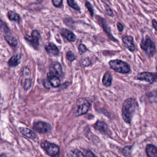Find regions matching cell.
I'll return each instance as SVG.
<instances>
[{
    "mask_svg": "<svg viewBox=\"0 0 157 157\" xmlns=\"http://www.w3.org/2000/svg\"><path fill=\"white\" fill-rule=\"evenodd\" d=\"M138 107L137 101L134 98H128L124 101L122 108V116L126 123H131L132 117Z\"/></svg>",
    "mask_w": 157,
    "mask_h": 157,
    "instance_id": "obj_1",
    "label": "cell"
},
{
    "mask_svg": "<svg viewBox=\"0 0 157 157\" xmlns=\"http://www.w3.org/2000/svg\"><path fill=\"white\" fill-rule=\"evenodd\" d=\"M109 65L111 69L118 73L126 74L130 71L129 65L126 62L120 59L111 60L109 62Z\"/></svg>",
    "mask_w": 157,
    "mask_h": 157,
    "instance_id": "obj_2",
    "label": "cell"
},
{
    "mask_svg": "<svg viewBox=\"0 0 157 157\" xmlns=\"http://www.w3.org/2000/svg\"><path fill=\"white\" fill-rule=\"evenodd\" d=\"M140 48L145 51L147 56L150 57L154 56L156 51V47L153 41L149 38L143 39L140 44Z\"/></svg>",
    "mask_w": 157,
    "mask_h": 157,
    "instance_id": "obj_3",
    "label": "cell"
},
{
    "mask_svg": "<svg viewBox=\"0 0 157 157\" xmlns=\"http://www.w3.org/2000/svg\"><path fill=\"white\" fill-rule=\"evenodd\" d=\"M41 146L51 157H58L59 156V148L57 145L45 141L41 143Z\"/></svg>",
    "mask_w": 157,
    "mask_h": 157,
    "instance_id": "obj_4",
    "label": "cell"
},
{
    "mask_svg": "<svg viewBox=\"0 0 157 157\" xmlns=\"http://www.w3.org/2000/svg\"><path fill=\"white\" fill-rule=\"evenodd\" d=\"M77 107L76 116H81L85 114L88 112L90 107V104L84 98H79L77 101Z\"/></svg>",
    "mask_w": 157,
    "mask_h": 157,
    "instance_id": "obj_5",
    "label": "cell"
},
{
    "mask_svg": "<svg viewBox=\"0 0 157 157\" xmlns=\"http://www.w3.org/2000/svg\"><path fill=\"white\" fill-rule=\"evenodd\" d=\"M136 80L140 81H145L153 84L157 81V74L149 72H142L139 73L135 78Z\"/></svg>",
    "mask_w": 157,
    "mask_h": 157,
    "instance_id": "obj_6",
    "label": "cell"
},
{
    "mask_svg": "<svg viewBox=\"0 0 157 157\" xmlns=\"http://www.w3.org/2000/svg\"><path fill=\"white\" fill-rule=\"evenodd\" d=\"M33 128L36 132L41 134L48 133L51 131V126L48 123L39 121L35 123Z\"/></svg>",
    "mask_w": 157,
    "mask_h": 157,
    "instance_id": "obj_7",
    "label": "cell"
},
{
    "mask_svg": "<svg viewBox=\"0 0 157 157\" xmlns=\"http://www.w3.org/2000/svg\"><path fill=\"white\" fill-rule=\"evenodd\" d=\"M94 128L100 131L101 133L105 135H111V132L108 126L104 122L98 120L94 125Z\"/></svg>",
    "mask_w": 157,
    "mask_h": 157,
    "instance_id": "obj_8",
    "label": "cell"
},
{
    "mask_svg": "<svg viewBox=\"0 0 157 157\" xmlns=\"http://www.w3.org/2000/svg\"><path fill=\"white\" fill-rule=\"evenodd\" d=\"M40 34L39 32L36 30H34L32 33L31 36H25V38L27 41L30 42L34 47L37 48L39 44V38H40Z\"/></svg>",
    "mask_w": 157,
    "mask_h": 157,
    "instance_id": "obj_9",
    "label": "cell"
},
{
    "mask_svg": "<svg viewBox=\"0 0 157 157\" xmlns=\"http://www.w3.org/2000/svg\"><path fill=\"white\" fill-rule=\"evenodd\" d=\"M51 76H55L58 77L62 74V67L59 62H55L52 64L50 69Z\"/></svg>",
    "mask_w": 157,
    "mask_h": 157,
    "instance_id": "obj_10",
    "label": "cell"
},
{
    "mask_svg": "<svg viewBox=\"0 0 157 157\" xmlns=\"http://www.w3.org/2000/svg\"><path fill=\"white\" fill-rule=\"evenodd\" d=\"M122 41L125 47L131 52H134L135 50V46L134 44L133 37L130 36H123Z\"/></svg>",
    "mask_w": 157,
    "mask_h": 157,
    "instance_id": "obj_11",
    "label": "cell"
},
{
    "mask_svg": "<svg viewBox=\"0 0 157 157\" xmlns=\"http://www.w3.org/2000/svg\"><path fill=\"white\" fill-rule=\"evenodd\" d=\"M45 48L48 55L50 56H57L59 54L58 48L53 43H48L45 46Z\"/></svg>",
    "mask_w": 157,
    "mask_h": 157,
    "instance_id": "obj_12",
    "label": "cell"
},
{
    "mask_svg": "<svg viewBox=\"0 0 157 157\" xmlns=\"http://www.w3.org/2000/svg\"><path fill=\"white\" fill-rule=\"evenodd\" d=\"M61 34L62 36L66 38L70 42H74L76 41L77 36L74 33L67 29H63L61 30Z\"/></svg>",
    "mask_w": 157,
    "mask_h": 157,
    "instance_id": "obj_13",
    "label": "cell"
},
{
    "mask_svg": "<svg viewBox=\"0 0 157 157\" xmlns=\"http://www.w3.org/2000/svg\"><path fill=\"white\" fill-rule=\"evenodd\" d=\"M146 152L148 157H157V147L152 144H149L146 147Z\"/></svg>",
    "mask_w": 157,
    "mask_h": 157,
    "instance_id": "obj_14",
    "label": "cell"
},
{
    "mask_svg": "<svg viewBox=\"0 0 157 157\" xmlns=\"http://www.w3.org/2000/svg\"><path fill=\"white\" fill-rule=\"evenodd\" d=\"M112 80H113V76L111 72L108 71L104 75L102 82L103 85L105 87H108L111 86L112 84Z\"/></svg>",
    "mask_w": 157,
    "mask_h": 157,
    "instance_id": "obj_15",
    "label": "cell"
},
{
    "mask_svg": "<svg viewBox=\"0 0 157 157\" xmlns=\"http://www.w3.org/2000/svg\"><path fill=\"white\" fill-rule=\"evenodd\" d=\"M20 131L21 133L25 136L29 138L32 139H35L36 138V136L35 133L32 131L29 128H20Z\"/></svg>",
    "mask_w": 157,
    "mask_h": 157,
    "instance_id": "obj_16",
    "label": "cell"
},
{
    "mask_svg": "<svg viewBox=\"0 0 157 157\" xmlns=\"http://www.w3.org/2000/svg\"><path fill=\"white\" fill-rule=\"evenodd\" d=\"M21 62V57L19 55H14L11 58L9 61V65L11 67H15L19 65Z\"/></svg>",
    "mask_w": 157,
    "mask_h": 157,
    "instance_id": "obj_17",
    "label": "cell"
},
{
    "mask_svg": "<svg viewBox=\"0 0 157 157\" xmlns=\"http://www.w3.org/2000/svg\"><path fill=\"white\" fill-rule=\"evenodd\" d=\"M5 38L10 45L13 47H15L17 46L18 44V41L16 37L11 34L10 33H7L5 36Z\"/></svg>",
    "mask_w": 157,
    "mask_h": 157,
    "instance_id": "obj_18",
    "label": "cell"
},
{
    "mask_svg": "<svg viewBox=\"0 0 157 157\" xmlns=\"http://www.w3.org/2000/svg\"><path fill=\"white\" fill-rule=\"evenodd\" d=\"M67 157H86L83 153L77 149H72L69 150L67 154Z\"/></svg>",
    "mask_w": 157,
    "mask_h": 157,
    "instance_id": "obj_19",
    "label": "cell"
},
{
    "mask_svg": "<svg viewBox=\"0 0 157 157\" xmlns=\"http://www.w3.org/2000/svg\"><path fill=\"white\" fill-rule=\"evenodd\" d=\"M49 83L51 86L55 88H58L60 85V80L59 77L57 76H51L49 79Z\"/></svg>",
    "mask_w": 157,
    "mask_h": 157,
    "instance_id": "obj_20",
    "label": "cell"
},
{
    "mask_svg": "<svg viewBox=\"0 0 157 157\" xmlns=\"http://www.w3.org/2000/svg\"><path fill=\"white\" fill-rule=\"evenodd\" d=\"M8 17L11 21H19L21 20L20 15L13 11H10L8 12Z\"/></svg>",
    "mask_w": 157,
    "mask_h": 157,
    "instance_id": "obj_21",
    "label": "cell"
},
{
    "mask_svg": "<svg viewBox=\"0 0 157 157\" xmlns=\"http://www.w3.org/2000/svg\"><path fill=\"white\" fill-rule=\"evenodd\" d=\"M91 64L90 59L89 57L82 58L80 61V65L82 67H87Z\"/></svg>",
    "mask_w": 157,
    "mask_h": 157,
    "instance_id": "obj_22",
    "label": "cell"
},
{
    "mask_svg": "<svg viewBox=\"0 0 157 157\" xmlns=\"http://www.w3.org/2000/svg\"><path fill=\"white\" fill-rule=\"evenodd\" d=\"M67 2L70 7H71L75 10L78 11H80V8L79 6L73 0H68Z\"/></svg>",
    "mask_w": 157,
    "mask_h": 157,
    "instance_id": "obj_23",
    "label": "cell"
},
{
    "mask_svg": "<svg viewBox=\"0 0 157 157\" xmlns=\"http://www.w3.org/2000/svg\"><path fill=\"white\" fill-rule=\"evenodd\" d=\"M67 57L68 60L70 62H73L74 60L76 59V56L73 54V52H71V51H68L67 53Z\"/></svg>",
    "mask_w": 157,
    "mask_h": 157,
    "instance_id": "obj_24",
    "label": "cell"
},
{
    "mask_svg": "<svg viewBox=\"0 0 157 157\" xmlns=\"http://www.w3.org/2000/svg\"><path fill=\"white\" fill-rule=\"evenodd\" d=\"M78 49L79 53V54L80 55L84 54L88 50L86 46L85 45L82 44L79 45Z\"/></svg>",
    "mask_w": 157,
    "mask_h": 157,
    "instance_id": "obj_25",
    "label": "cell"
},
{
    "mask_svg": "<svg viewBox=\"0 0 157 157\" xmlns=\"http://www.w3.org/2000/svg\"><path fill=\"white\" fill-rule=\"evenodd\" d=\"M102 25L105 31L106 32V33H107V34H110V35L112 36L111 32H110V28L108 26V25H107V23H106V21H105V20H103Z\"/></svg>",
    "mask_w": 157,
    "mask_h": 157,
    "instance_id": "obj_26",
    "label": "cell"
},
{
    "mask_svg": "<svg viewBox=\"0 0 157 157\" xmlns=\"http://www.w3.org/2000/svg\"><path fill=\"white\" fill-rule=\"evenodd\" d=\"M85 5H86V7H87V9L89 10L91 16L93 17L94 16V13L93 9V7L92 6L91 4L89 2H86V3H85Z\"/></svg>",
    "mask_w": 157,
    "mask_h": 157,
    "instance_id": "obj_27",
    "label": "cell"
},
{
    "mask_svg": "<svg viewBox=\"0 0 157 157\" xmlns=\"http://www.w3.org/2000/svg\"><path fill=\"white\" fill-rule=\"evenodd\" d=\"M104 5L105 7V13H106V14L109 16H113V12L110 7L106 4H105Z\"/></svg>",
    "mask_w": 157,
    "mask_h": 157,
    "instance_id": "obj_28",
    "label": "cell"
},
{
    "mask_svg": "<svg viewBox=\"0 0 157 157\" xmlns=\"http://www.w3.org/2000/svg\"><path fill=\"white\" fill-rule=\"evenodd\" d=\"M53 4L56 7H59L62 4L63 1L62 0H53L52 1Z\"/></svg>",
    "mask_w": 157,
    "mask_h": 157,
    "instance_id": "obj_29",
    "label": "cell"
},
{
    "mask_svg": "<svg viewBox=\"0 0 157 157\" xmlns=\"http://www.w3.org/2000/svg\"><path fill=\"white\" fill-rule=\"evenodd\" d=\"M31 84H32V81L31 80L27 79L25 81V90H28L31 87Z\"/></svg>",
    "mask_w": 157,
    "mask_h": 157,
    "instance_id": "obj_30",
    "label": "cell"
},
{
    "mask_svg": "<svg viewBox=\"0 0 157 157\" xmlns=\"http://www.w3.org/2000/svg\"><path fill=\"white\" fill-rule=\"evenodd\" d=\"M86 157H97L93 152L90 151H88L85 153Z\"/></svg>",
    "mask_w": 157,
    "mask_h": 157,
    "instance_id": "obj_31",
    "label": "cell"
},
{
    "mask_svg": "<svg viewBox=\"0 0 157 157\" xmlns=\"http://www.w3.org/2000/svg\"><path fill=\"white\" fill-rule=\"evenodd\" d=\"M117 28L118 31L122 32L124 30V26L122 25V24L120 22H118L117 23Z\"/></svg>",
    "mask_w": 157,
    "mask_h": 157,
    "instance_id": "obj_32",
    "label": "cell"
},
{
    "mask_svg": "<svg viewBox=\"0 0 157 157\" xmlns=\"http://www.w3.org/2000/svg\"><path fill=\"white\" fill-rule=\"evenodd\" d=\"M152 26H153V27L155 29V31H157V23L156 20H154V19L152 20Z\"/></svg>",
    "mask_w": 157,
    "mask_h": 157,
    "instance_id": "obj_33",
    "label": "cell"
},
{
    "mask_svg": "<svg viewBox=\"0 0 157 157\" xmlns=\"http://www.w3.org/2000/svg\"><path fill=\"white\" fill-rule=\"evenodd\" d=\"M0 157H7L5 155H2L0 156Z\"/></svg>",
    "mask_w": 157,
    "mask_h": 157,
    "instance_id": "obj_34",
    "label": "cell"
},
{
    "mask_svg": "<svg viewBox=\"0 0 157 157\" xmlns=\"http://www.w3.org/2000/svg\"><path fill=\"white\" fill-rule=\"evenodd\" d=\"M1 93H0V100H1Z\"/></svg>",
    "mask_w": 157,
    "mask_h": 157,
    "instance_id": "obj_35",
    "label": "cell"
}]
</instances>
